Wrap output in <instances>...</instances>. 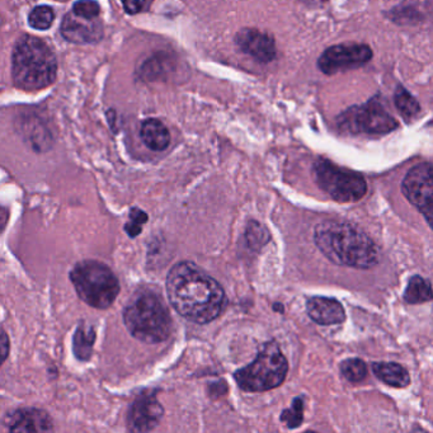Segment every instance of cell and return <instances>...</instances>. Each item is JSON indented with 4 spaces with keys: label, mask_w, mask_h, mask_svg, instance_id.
Here are the masks:
<instances>
[{
    "label": "cell",
    "mask_w": 433,
    "mask_h": 433,
    "mask_svg": "<svg viewBox=\"0 0 433 433\" xmlns=\"http://www.w3.org/2000/svg\"><path fill=\"white\" fill-rule=\"evenodd\" d=\"M167 296L183 318L206 324L219 318L226 305L221 284L192 262H179L167 276Z\"/></svg>",
    "instance_id": "cell-1"
},
{
    "label": "cell",
    "mask_w": 433,
    "mask_h": 433,
    "mask_svg": "<svg viewBox=\"0 0 433 433\" xmlns=\"http://www.w3.org/2000/svg\"><path fill=\"white\" fill-rule=\"evenodd\" d=\"M314 240L319 251L338 266L367 270L379 261V252L373 240L350 224L332 220L318 224Z\"/></svg>",
    "instance_id": "cell-2"
},
{
    "label": "cell",
    "mask_w": 433,
    "mask_h": 433,
    "mask_svg": "<svg viewBox=\"0 0 433 433\" xmlns=\"http://www.w3.org/2000/svg\"><path fill=\"white\" fill-rule=\"evenodd\" d=\"M56 75L57 61L46 42L34 36L17 41L12 54V76L17 88L28 92L48 88Z\"/></svg>",
    "instance_id": "cell-3"
},
{
    "label": "cell",
    "mask_w": 433,
    "mask_h": 433,
    "mask_svg": "<svg viewBox=\"0 0 433 433\" xmlns=\"http://www.w3.org/2000/svg\"><path fill=\"white\" fill-rule=\"evenodd\" d=\"M130 334L144 343H160L170 338L173 322L160 296L150 290L136 292L123 312Z\"/></svg>",
    "instance_id": "cell-4"
},
{
    "label": "cell",
    "mask_w": 433,
    "mask_h": 433,
    "mask_svg": "<svg viewBox=\"0 0 433 433\" xmlns=\"http://www.w3.org/2000/svg\"><path fill=\"white\" fill-rule=\"evenodd\" d=\"M71 284L78 296L95 309H107L120 294V282L106 264L83 261L70 272Z\"/></svg>",
    "instance_id": "cell-5"
},
{
    "label": "cell",
    "mask_w": 433,
    "mask_h": 433,
    "mask_svg": "<svg viewBox=\"0 0 433 433\" xmlns=\"http://www.w3.org/2000/svg\"><path fill=\"white\" fill-rule=\"evenodd\" d=\"M289 371L284 359L276 342L263 345L256 359L234 373L239 387L248 393H262L281 385Z\"/></svg>",
    "instance_id": "cell-6"
},
{
    "label": "cell",
    "mask_w": 433,
    "mask_h": 433,
    "mask_svg": "<svg viewBox=\"0 0 433 433\" xmlns=\"http://www.w3.org/2000/svg\"><path fill=\"white\" fill-rule=\"evenodd\" d=\"M314 177L319 187L338 202H356L367 192L364 177L341 170L333 163L319 159L314 165Z\"/></svg>",
    "instance_id": "cell-7"
},
{
    "label": "cell",
    "mask_w": 433,
    "mask_h": 433,
    "mask_svg": "<svg viewBox=\"0 0 433 433\" xmlns=\"http://www.w3.org/2000/svg\"><path fill=\"white\" fill-rule=\"evenodd\" d=\"M339 126L352 132L385 135L398 129L399 123L386 111L379 97H375L365 106L352 107L343 112L339 117Z\"/></svg>",
    "instance_id": "cell-8"
},
{
    "label": "cell",
    "mask_w": 433,
    "mask_h": 433,
    "mask_svg": "<svg viewBox=\"0 0 433 433\" xmlns=\"http://www.w3.org/2000/svg\"><path fill=\"white\" fill-rule=\"evenodd\" d=\"M401 190L433 229V164H420L408 172Z\"/></svg>",
    "instance_id": "cell-9"
},
{
    "label": "cell",
    "mask_w": 433,
    "mask_h": 433,
    "mask_svg": "<svg viewBox=\"0 0 433 433\" xmlns=\"http://www.w3.org/2000/svg\"><path fill=\"white\" fill-rule=\"evenodd\" d=\"M373 59V50L362 43H343L327 48L319 57L318 67L324 74L361 68Z\"/></svg>",
    "instance_id": "cell-10"
},
{
    "label": "cell",
    "mask_w": 433,
    "mask_h": 433,
    "mask_svg": "<svg viewBox=\"0 0 433 433\" xmlns=\"http://www.w3.org/2000/svg\"><path fill=\"white\" fill-rule=\"evenodd\" d=\"M163 413L164 409L156 394H140L130 406L128 427L132 432H150L160 423Z\"/></svg>",
    "instance_id": "cell-11"
},
{
    "label": "cell",
    "mask_w": 433,
    "mask_h": 433,
    "mask_svg": "<svg viewBox=\"0 0 433 433\" xmlns=\"http://www.w3.org/2000/svg\"><path fill=\"white\" fill-rule=\"evenodd\" d=\"M60 32L69 42L78 45L97 43L103 37V25L98 18L87 20L70 11L61 22Z\"/></svg>",
    "instance_id": "cell-12"
},
{
    "label": "cell",
    "mask_w": 433,
    "mask_h": 433,
    "mask_svg": "<svg viewBox=\"0 0 433 433\" xmlns=\"http://www.w3.org/2000/svg\"><path fill=\"white\" fill-rule=\"evenodd\" d=\"M238 48L259 62H271L276 57V43L271 34L256 28H243L235 37Z\"/></svg>",
    "instance_id": "cell-13"
},
{
    "label": "cell",
    "mask_w": 433,
    "mask_h": 433,
    "mask_svg": "<svg viewBox=\"0 0 433 433\" xmlns=\"http://www.w3.org/2000/svg\"><path fill=\"white\" fill-rule=\"evenodd\" d=\"M4 425L11 432L40 433L54 429L50 415L36 408H23L8 414Z\"/></svg>",
    "instance_id": "cell-14"
},
{
    "label": "cell",
    "mask_w": 433,
    "mask_h": 433,
    "mask_svg": "<svg viewBox=\"0 0 433 433\" xmlns=\"http://www.w3.org/2000/svg\"><path fill=\"white\" fill-rule=\"evenodd\" d=\"M309 317L320 325H333L342 323L345 319V309L336 298H312L306 304Z\"/></svg>",
    "instance_id": "cell-15"
},
{
    "label": "cell",
    "mask_w": 433,
    "mask_h": 433,
    "mask_svg": "<svg viewBox=\"0 0 433 433\" xmlns=\"http://www.w3.org/2000/svg\"><path fill=\"white\" fill-rule=\"evenodd\" d=\"M140 136L145 146L154 151H163L170 146V132L160 120L149 118L142 122Z\"/></svg>",
    "instance_id": "cell-16"
},
{
    "label": "cell",
    "mask_w": 433,
    "mask_h": 433,
    "mask_svg": "<svg viewBox=\"0 0 433 433\" xmlns=\"http://www.w3.org/2000/svg\"><path fill=\"white\" fill-rule=\"evenodd\" d=\"M373 373L393 387H406L411 383V376L401 365L394 362H375L373 365Z\"/></svg>",
    "instance_id": "cell-17"
},
{
    "label": "cell",
    "mask_w": 433,
    "mask_h": 433,
    "mask_svg": "<svg viewBox=\"0 0 433 433\" xmlns=\"http://www.w3.org/2000/svg\"><path fill=\"white\" fill-rule=\"evenodd\" d=\"M95 342V331L93 325L81 322L78 325L73 338V352L79 361H88L92 357Z\"/></svg>",
    "instance_id": "cell-18"
},
{
    "label": "cell",
    "mask_w": 433,
    "mask_h": 433,
    "mask_svg": "<svg viewBox=\"0 0 433 433\" xmlns=\"http://www.w3.org/2000/svg\"><path fill=\"white\" fill-rule=\"evenodd\" d=\"M433 298L432 286L426 278L414 276L411 278L404 292V300L408 304H422Z\"/></svg>",
    "instance_id": "cell-19"
},
{
    "label": "cell",
    "mask_w": 433,
    "mask_h": 433,
    "mask_svg": "<svg viewBox=\"0 0 433 433\" xmlns=\"http://www.w3.org/2000/svg\"><path fill=\"white\" fill-rule=\"evenodd\" d=\"M394 102H395V106L399 111L400 115L403 116L406 120L413 118L420 114V103L414 98L413 95H411L403 87H398L395 90Z\"/></svg>",
    "instance_id": "cell-20"
},
{
    "label": "cell",
    "mask_w": 433,
    "mask_h": 433,
    "mask_svg": "<svg viewBox=\"0 0 433 433\" xmlns=\"http://www.w3.org/2000/svg\"><path fill=\"white\" fill-rule=\"evenodd\" d=\"M55 20L54 9L48 6H39L31 11L28 23L31 27L39 31H45L53 26Z\"/></svg>",
    "instance_id": "cell-21"
},
{
    "label": "cell",
    "mask_w": 433,
    "mask_h": 433,
    "mask_svg": "<svg viewBox=\"0 0 433 433\" xmlns=\"http://www.w3.org/2000/svg\"><path fill=\"white\" fill-rule=\"evenodd\" d=\"M341 373L351 383H359L367 375V366L362 359H348L341 364Z\"/></svg>",
    "instance_id": "cell-22"
},
{
    "label": "cell",
    "mask_w": 433,
    "mask_h": 433,
    "mask_svg": "<svg viewBox=\"0 0 433 433\" xmlns=\"http://www.w3.org/2000/svg\"><path fill=\"white\" fill-rule=\"evenodd\" d=\"M73 12L87 20H95L101 14V6L95 0H78L73 6Z\"/></svg>",
    "instance_id": "cell-23"
},
{
    "label": "cell",
    "mask_w": 433,
    "mask_h": 433,
    "mask_svg": "<svg viewBox=\"0 0 433 433\" xmlns=\"http://www.w3.org/2000/svg\"><path fill=\"white\" fill-rule=\"evenodd\" d=\"M146 221H148L146 212L134 207L130 211L129 221L125 225V231L129 234V237H137L142 233V225Z\"/></svg>",
    "instance_id": "cell-24"
},
{
    "label": "cell",
    "mask_w": 433,
    "mask_h": 433,
    "mask_svg": "<svg viewBox=\"0 0 433 433\" xmlns=\"http://www.w3.org/2000/svg\"><path fill=\"white\" fill-rule=\"evenodd\" d=\"M303 412H304V403L301 399H295L290 409L284 411L281 415V420L284 422L289 428H296L303 422Z\"/></svg>",
    "instance_id": "cell-25"
},
{
    "label": "cell",
    "mask_w": 433,
    "mask_h": 433,
    "mask_svg": "<svg viewBox=\"0 0 433 433\" xmlns=\"http://www.w3.org/2000/svg\"><path fill=\"white\" fill-rule=\"evenodd\" d=\"M122 7L128 14H139L146 8L148 0H121Z\"/></svg>",
    "instance_id": "cell-26"
},
{
    "label": "cell",
    "mask_w": 433,
    "mask_h": 433,
    "mask_svg": "<svg viewBox=\"0 0 433 433\" xmlns=\"http://www.w3.org/2000/svg\"><path fill=\"white\" fill-rule=\"evenodd\" d=\"M8 352H9V339H8L7 332L3 329L1 331V353H3L1 361L3 362L7 359Z\"/></svg>",
    "instance_id": "cell-27"
}]
</instances>
